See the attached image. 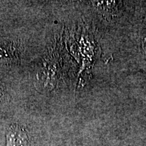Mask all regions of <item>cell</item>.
Listing matches in <instances>:
<instances>
[{"mask_svg": "<svg viewBox=\"0 0 146 146\" xmlns=\"http://www.w3.org/2000/svg\"><path fill=\"white\" fill-rule=\"evenodd\" d=\"M6 138L7 146H28L29 137L26 131L18 125L11 126Z\"/></svg>", "mask_w": 146, "mask_h": 146, "instance_id": "obj_1", "label": "cell"}]
</instances>
